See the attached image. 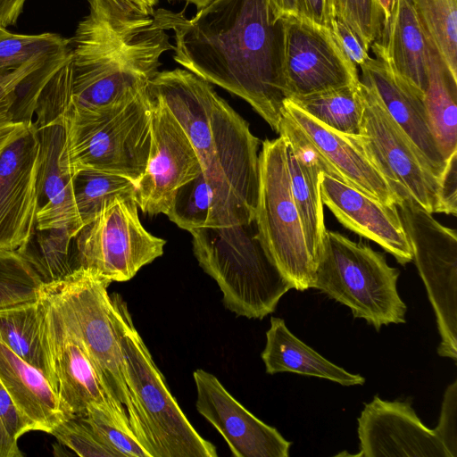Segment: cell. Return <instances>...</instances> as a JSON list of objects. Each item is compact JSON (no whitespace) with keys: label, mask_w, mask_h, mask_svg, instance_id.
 Listing matches in <instances>:
<instances>
[{"label":"cell","mask_w":457,"mask_h":457,"mask_svg":"<svg viewBox=\"0 0 457 457\" xmlns=\"http://www.w3.org/2000/svg\"><path fill=\"white\" fill-rule=\"evenodd\" d=\"M284 23L267 0H212L190 19L173 12V59L245 100L278 133L287 99Z\"/></svg>","instance_id":"6da1fadb"},{"label":"cell","mask_w":457,"mask_h":457,"mask_svg":"<svg viewBox=\"0 0 457 457\" xmlns=\"http://www.w3.org/2000/svg\"><path fill=\"white\" fill-rule=\"evenodd\" d=\"M89 12L70 39L75 111L100 113L148 92L161 56L172 50L171 11L129 14L107 0H88Z\"/></svg>","instance_id":"7a4b0ae2"},{"label":"cell","mask_w":457,"mask_h":457,"mask_svg":"<svg viewBox=\"0 0 457 457\" xmlns=\"http://www.w3.org/2000/svg\"><path fill=\"white\" fill-rule=\"evenodd\" d=\"M148 92L187 135L218 204L236 224L254 219L260 140L212 84L187 70L158 71Z\"/></svg>","instance_id":"3957f363"},{"label":"cell","mask_w":457,"mask_h":457,"mask_svg":"<svg viewBox=\"0 0 457 457\" xmlns=\"http://www.w3.org/2000/svg\"><path fill=\"white\" fill-rule=\"evenodd\" d=\"M110 284L91 270L79 268L62 280L42 284L39 296L62 327L81 345L105 391L114 403L125 408L134 433L150 453L126 383L123 356L107 292Z\"/></svg>","instance_id":"277c9868"},{"label":"cell","mask_w":457,"mask_h":457,"mask_svg":"<svg viewBox=\"0 0 457 457\" xmlns=\"http://www.w3.org/2000/svg\"><path fill=\"white\" fill-rule=\"evenodd\" d=\"M189 232L200 267L216 281L224 306L236 315L263 319L294 288L262 242L255 219Z\"/></svg>","instance_id":"5b68a950"},{"label":"cell","mask_w":457,"mask_h":457,"mask_svg":"<svg viewBox=\"0 0 457 457\" xmlns=\"http://www.w3.org/2000/svg\"><path fill=\"white\" fill-rule=\"evenodd\" d=\"M125 378L152 457H217L216 447L199 435L171 395L136 329L127 303L110 295Z\"/></svg>","instance_id":"8992f818"},{"label":"cell","mask_w":457,"mask_h":457,"mask_svg":"<svg viewBox=\"0 0 457 457\" xmlns=\"http://www.w3.org/2000/svg\"><path fill=\"white\" fill-rule=\"evenodd\" d=\"M399 274L370 245L326 230L312 287L378 331L383 325L405 322L407 307L396 289Z\"/></svg>","instance_id":"52a82bcc"},{"label":"cell","mask_w":457,"mask_h":457,"mask_svg":"<svg viewBox=\"0 0 457 457\" xmlns=\"http://www.w3.org/2000/svg\"><path fill=\"white\" fill-rule=\"evenodd\" d=\"M71 78V59L40 93L33 123L40 146L36 228L66 229L75 237L83 224L75 204L69 155Z\"/></svg>","instance_id":"ba28073f"},{"label":"cell","mask_w":457,"mask_h":457,"mask_svg":"<svg viewBox=\"0 0 457 457\" xmlns=\"http://www.w3.org/2000/svg\"><path fill=\"white\" fill-rule=\"evenodd\" d=\"M147 94L100 113L69 112V155L73 173L91 169L125 177L136 185L151 150Z\"/></svg>","instance_id":"9c48e42d"},{"label":"cell","mask_w":457,"mask_h":457,"mask_svg":"<svg viewBox=\"0 0 457 457\" xmlns=\"http://www.w3.org/2000/svg\"><path fill=\"white\" fill-rule=\"evenodd\" d=\"M254 219L262 242L283 276L296 290L312 287L316 264L293 198L286 142L280 136L262 143Z\"/></svg>","instance_id":"30bf717a"},{"label":"cell","mask_w":457,"mask_h":457,"mask_svg":"<svg viewBox=\"0 0 457 457\" xmlns=\"http://www.w3.org/2000/svg\"><path fill=\"white\" fill-rule=\"evenodd\" d=\"M165 241L142 225L134 198L116 196L73 239L77 269L104 280L124 282L163 253Z\"/></svg>","instance_id":"8fae6325"},{"label":"cell","mask_w":457,"mask_h":457,"mask_svg":"<svg viewBox=\"0 0 457 457\" xmlns=\"http://www.w3.org/2000/svg\"><path fill=\"white\" fill-rule=\"evenodd\" d=\"M360 93L362 116L360 134L354 137L363 153L400 202L410 199L431 214L440 213L438 179L377 95L361 81Z\"/></svg>","instance_id":"7c38bea8"},{"label":"cell","mask_w":457,"mask_h":457,"mask_svg":"<svg viewBox=\"0 0 457 457\" xmlns=\"http://www.w3.org/2000/svg\"><path fill=\"white\" fill-rule=\"evenodd\" d=\"M412 259L436 318L437 353L457 359V236L431 213L403 199L396 204Z\"/></svg>","instance_id":"4fadbf2b"},{"label":"cell","mask_w":457,"mask_h":457,"mask_svg":"<svg viewBox=\"0 0 457 457\" xmlns=\"http://www.w3.org/2000/svg\"><path fill=\"white\" fill-rule=\"evenodd\" d=\"M283 72L287 99L360 81L357 66L331 30L301 17L285 18Z\"/></svg>","instance_id":"5bb4252c"},{"label":"cell","mask_w":457,"mask_h":457,"mask_svg":"<svg viewBox=\"0 0 457 457\" xmlns=\"http://www.w3.org/2000/svg\"><path fill=\"white\" fill-rule=\"evenodd\" d=\"M148 95L151 150L145 171L136 185L135 201L143 213L166 215L178 188L203 172L179 122L158 98Z\"/></svg>","instance_id":"9a60e30c"},{"label":"cell","mask_w":457,"mask_h":457,"mask_svg":"<svg viewBox=\"0 0 457 457\" xmlns=\"http://www.w3.org/2000/svg\"><path fill=\"white\" fill-rule=\"evenodd\" d=\"M39 153L32 120L18 127L0 154V250L19 249L36 228Z\"/></svg>","instance_id":"2e32d148"},{"label":"cell","mask_w":457,"mask_h":457,"mask_svg":"<svg viewBox=\"0 0 457 457\" xmlns=\"http://www.w3.org/2000/svg\"><path fill=\"white\" fill-rule=\"evenodd\" d=\"M279 129L287 130L312 150L324 165L325 174L385 204L396 205L400 203L383 176L365 155L354 136L326 127L288 99L284 104Z\"/></svg>","instance_id":"e0dca14e"},{"label":"cell","mask_w":457,"mask_h":457,"mask_svg":"<svg viewBox=\"0 0 457 457\" xmlns=\"http://www.w3.org/2000/svg\"><path fill=\"white\" fill-rule=\"evenodd\" d=\"M39 299L41 337L51 373L50 384L62 403L73 415H86L90 408L127 414L125 408L114 403L105 391L81 345L62 327L47 303L40 296Z\"/></svg>","instance_id":"ac0fdd59"},{"label":"cell","mask_w":457,"mask_h":457,"mask_svg":"<svg viewBox=\"0 0 457 457\" xmlns=\"http://www.w3.org/2000/svg\"><path fill=\"white\" fill-rule=\"evenodd\" d=\"M197 411L221 435L235 457H287L291 442L256 418L212 373H193Z\"/></svg>","instance_id":"d6986e66"},{"label":"cell","mask_w":457,"mask_h":457,"mask_svg":"<svg viewBox=\"0 0 457 457\" xmlns=\"http://www.w3.org/2000/svg\"><path fill=\"white\" fill-rule=\"evenodd\" d=\"M357 456L450 457L434 428H427L409 401L375 395L358 418Z\"/></svg>","instance_id":"ffe728a7"},{"label":"cell","mask_w":457,"mask_h":457,"mask_svg":"<svg viewBox=\"0 0 457 457\" xmlns=\"http://www.w3.org/2000/svg\"><path fill=\"white\" fill-rule=\"evenodd\" d=\"M320 195L337 220L370 239L402 264L412 261L411 245L395 204H385L328 174L320 180Z\"/></svg>","instance_id":"44dd1931"},{"label":"cell","mask_w":457,"mask_h":457,"mask_svg":"<svg viewBox=\"0 0 457 457\" xmlns=\"http://www.w3.org/2000/svg\"><path fill=\"white\" fill-rule=\"evenodd\" d=\"M360 69L361 81L377 95L439 180L447 161L440 153L430 129L424 96L398 75L383 58L370 57Z\"/></svg>","instance_id":"7402d4cb"},{"label":"cell","mask_w":457,"mask_h":457,"mask_svg":"<svg viewBox=\"0 0 457 457\" xmlns=\"http://www.w3.org/2000/svg\"><path fill=\"white\" fill-rule=\"evenodd\" d=\"M0 383L28 432L51 434L74 415L57 396L46 376L0 342Z\"/></svg>","instance_id":"603a6c76"},{"label":"cell","mask_w":457,"mask_h":457,"mask_svg":"<svg viewBox=\"0 0 457 457\" xmlns=\"http://www.w3.org/2000/svg\"><path fill=\"white\" fill-rule=\"evenodd\" d=\"M429 45L409 2L397 0L393 13L386 19L379 37L370 48L376 57L385 59L398 75L424 96Z\"/></svg>","instance_id":"cb8c5ba5"},{"label":"cell","mask_w":457,"mask_h":457,"mask_svg":"<svg viewBox=\"0 0 457 457\" xmlns=\"http://www.w3.org/2000/svg\"><path fill=\"white\" fill-rule=\"evenodd\" d=\"M278 133L286 142L293 198L309 253L317 265L327 230L320 195V180L325 167L312 150L292 134L283 129H279Z\"/></svg>","instance_id":"d4e9b609"},{"label":"cell","mask_w":457,"mask_h":457,"mask_svg":"<svg viewBox=\"0 0 457 457\" xmlns=\"http://www.w3.org/2000/svg\"><path fill=\"white\" fill-rule=\"evenodd\" d=\"M268 374L293 372L337 382L342 386H361L365 378L334 364L287 328L285 320L270 317L266 332V345L261 354Z\"/></svg>","instance_id":"484cf974"},{"label":"cell","mask_w":457,"mask_h":457,"mask_svg":"<svg viewBox=\"0 0 457 457\" xmlns=\"http://www.w3.org/2000/svg\"><path fill=\"white\" fill-rule=\"evenodd\" d=\"M430 129L443 157L457 152V76L430 43L423 97Z\"/></svg>","instance_id":"4316f807"},{"label":"cell","mask_w":457,"mask_h":457,"mask_svg":"<svg viewBox=\"0 0 457 457\" xmlns=\"http://www.w3.org/2000/svg\"><path fill=\"white\" fill-rule=\"evenodd\" d=\"M0 342L51 381L41 337L39 297L32 302L0 309Z\"/></svg>","instance_id":"83f0119b"},{"label":"cell","mask_w":457,"mask_h":457,"mask_svg":"<svg viewBox=\"0 0 457 457\" xmlns=\"http://www.w3.org/2000/svg\"><path fill=\"white\" fill-rule=\"evenodd\" d=\"M360 82L288 98L326 127L345 135L360 134L362 100Z\"/></svg>","instance_id":"f1b7e54d"},{"label":"cell","mask_w":457,"mask_h":457,"mask_svg":"<svg viewBox=\"0 0 457 457\" xmlns=\"http://www.w3.org/2000/svg\"><path fill=\"white\" fill-rule=\"evenodd\" d=\"M66 229H37L17 249L37 274L42 284L63 279L77 269L73 239Z\"/></svg>","instance_id":"f546056e"},{"label":"cell","mask_w":457,"mask_h":457,"mask_svg":"<svg viewBox=\"0 0 457 457\" xmlns=\"http://www.w3.org/2000/svg\"><path fill=\"white\" fill-rule=\"evenodd\" d=\"M166 215L178 227L187 231L237 225L218 204L215 194L203 173L178 188Z\"/></svg>","instance_id":"4dcf8cb0"},{"label":"cell","mask_w":457,"mask_h":457,"mask_svg":"<svg viewBox=\"0 0 457 457\" xmlns=\"http://www.w3.org/2000/svg\"><path fill=\"white\" fill-rule=\"evenodd\" d=\"M73 195L80 220L84 225L92 220L111 199H135L136 184L130 179L105 171L80 169L73 173Z\"/></svg>","instance_id":"1f68e13d"},{"label":"cell","mask_w":457,"mask_h":457,"mask_svg":"<svg viewBox=\"0 0 457 457\" xmlns=\"http://www.w3.org/2000/svg\"><path fill=\"white\" fill-rule=\"evenodd\" d=\"M427 39L457 76V0H407Z\"/></svg>","instance_id":"d6a6232c"},{"label":"cell","mask_w":457,"mask_h":457,"mask_svg":"<svg viewBox=\"0 0 457 457\" xmlns=\"http://www.w3.org/2000/svg\"><path fill=\"white\" fill-rule=\"evenodd\" d=\"M70 47V39L56 33L15 34L0 26V75L11 72L36 57Z\"/></svg>","instance_id":"836d02e7"},{"label":"cell","mask_w":457,"mask_h":457,"mask_svg":"<svg viewBox=\"0 0 457 457\" xmlns=\"http://www.w3.org/2000/svg\"><path fill=\"white\" fill-rule=\"evenodd\" d=\"M41 285L18 250H0V309L37 300Z\"/></svg>","instance_id":"e575fe53"},{"label":"cell","mask_w":457,"mask_h":457,"mask_svg":"<svg viewBox=\"0 0 457 457\" xmlns=\"http://www.w3.org/2000/svg\"><path fill=\"white\" fill-rule=\"evenodd\" d=\"M85 416L98 438L116 457H151L134 433L127 414L90 408Z\"/></svg>","instance_id":"d590c367"},{"label":"cell","mask_w":457,"mask_h":457,"mask_svg":"<svg viewBox=\"0 0 457 457\" xmlns=\"http://www.w3.org/2000/svg\"><path fill=\"white\" fill-rule=\"evenodd\" d=\"M331 8L333 20L346 24L370 50L386 21L378 0H331Z\"/></svg>","instance_id":"8d00e7d4"},{"label":"cell","mask_w":457,"mask_h":457,"mask_svg":"<svg viewBox=\"0 0 457 457\" xmlns=\"http://www.w3.org/2000/svg\"><path fill=\"white\" fill-rule=\"evenodd\" d=\"M62 52L36 57L12 71L0 75V154L12 135L21 125L15 122L12 113L21 84L32 71L53 56Z\"/></svg>","instance_id":"74e56055"},{"label":"cell","mask_w":457,"mask_h":457,"mask_svg":"<svg viewBox=\"0 0 457 457\" xmlns=\"http://www.w3.org/2000/svg\"><path fill=\"white\" fill-rule=\"evenodd\" d=\"M52 435L81 457H116L98 438L85 415H74L60 424Z\"/></svg>","instance_id":"f35d334b"},{"label":"cell","mask_w":457,"mask_h":457,"mask_svg":"<svg viewBox=\"0 0 457 457\" xmlns=\"http://www.w3.org/2000/svg\"><path fill=\"white\" fill-rule=\"evenodd\" d=\"M28 433L14 403L0 383V457H21L18 439Z\"/></svg>","instance_id":"ab89813d"},{"label":"cell","mask_w":457,"mask_h":457,"mask_svg":"<svg viewBox=\"0 0 457 457\" xmlns=\"http://www.w3.org/2000/svg\"><path fill=\"white\" fill-rule=\"evenodd\" d=\"M434 430L450 457H457V380L444 394L438 424Z\"/></svg>","instance_id":"60d3db41"},{"label":"cell","mask_w":457,"mask_h":457,"mask_svg":"<svg viewBox=\"0 0 457 457\" xmlns=\"http://www.w3.org/2000/svg\"><path fill=\"white\" fill-rule=\"evenodd\" d=\"M440 213L457 215V152L446 162L439 178Z\"/></svg>","instance_id":"b9f144b4"},{"label":"cell","mask_w":457,"mask_h":457,"mask_svg":"<svg viewBox=\"0 0 457 457\" xmlns=\"http://www.w3.org/2000/svg\"><path fill=\"white\" fill-rule=\"evenodd\" d=\"M331 32L344 53L356 66L360 67L370 58L369 49L343 21L334 19Z\"/></svg>","instance_id":"7bdbcfd3"},{"label":"cell","mask_w":457,"mask_h":457,"mask_svg":"<svg viewBox=\"0 0 457 457\" xmlns=\"http://www.w3.org/2000/svg\"><path fill=\"white\" fill-rule=\"evenodd\" d=\"M299 17L332 29L331 0H296Z\"/></svg>","instance_id":"ee69618b"},{"label":"cell","mask_w":457,"mask_h":457,"mask_svg":"<svg viewBox=\"0 0 457 457\" xmlns=\"http://www.w3.org/2000/svg\"><path fill=\"white\" fill-rule=\"evenodd\" d=\"M126 13L150 17L154 14V7L159 0H107Z\"/></svg>","instance_id":"f6af8a7d"},{"label":"cell","mask_w":457,"mask_h":457,"mask_svg":"<svg viewBox=\"0 0 457 457\" xmlns=\"http://www.w3.org/2000/svg\"><path fill=\"white\" fill-rule=\"evenodd\" d=\"M27 0H0V26L7 28L15 24Z\"/></svg>","instance_id":"bcb514c9"},{"label":"cell","mask_w":457,"mask_h":457,"mask_svg":"<svg viewBox=\"0 0 457 457\" xmlns=\"http://www.w3.org/2000/svg\"><path fill=\"white\" fill-rule=\"evenodd\" d=\"M278 17H299L296 0H267Z\"/></svg>","instance_id":"7dc6e473"},{"label":"cell","mask_w":457,"mask_h":457,"mask_svg":"<svg viewBox=\"0 0 457 457\" xmlns=\"http://www.w3.org/2000/svg\"><path fill=\"white\" fill-rule=\"evenodd\" d=\"M385 15L388 18L394 12L397 0H378Z\"/></svg>","instance_id":"c3c4849f"},{"label":"cell","mask_w":457,"mask_h":457,"mask_svg":"<svg viewBox=\"0 0 457 457\" xmlns=\"http://www.w3.org/2000/svg\"><path fill=\"white\" fill-rule=\"evenodd\" d=\"M194 4L198 10L207 5L212 0H180Z\"/></svg>","instance_id":"681fc988"}]
</instances>
